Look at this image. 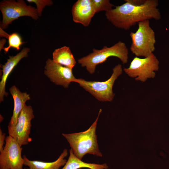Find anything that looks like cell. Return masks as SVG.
<instances>
[{"label": "cell", "mask_w": 169, "mask_h": 169, "mask_svg": "<svg viewBox=\"0 0 169 169\" xmlns=\"http://www.w3.org/2000/svg\"><path fill=\"white\" fill-rule=\"evenodd\" d=\"M14 101V107L13 114L8 127H12L15 125L18 117L24 107L25 102L30 99L29 95L27 92H21L15 85L12 86L9 89Z\"/></svg>", "instance_id": "4fadbf2b"}, {"label": "cell", "mask_w": 169, "mask_h": 169, "mask_svg": "<svg viewBox=\"0 0 169 169\" xmlns=\"http://www.w3.org/2000/svg\"><path fill=\"white\" fill-rule=\"evenodd\" d=\"M96 13L105 11L106 12L112 10L114 6L109 0H91Z\"/></svg>", "instance_id": "ac0fdd59"}, {"label": "cell", "mask_w": 169, "mask_h": 169, "mask_svg": "<svg viewBox=\"0 0 169 169\" xmlns=\"http://www.w3.org/2000/svg\"><path fill=\"white\" fill-rule=\"evenodd\" d=\"M138 28L130 35L132 43L130 48L136 56L147 57L153 53L155 49V33L150 25L149 20L138 23Z\"/></svg>", "instance_id": "277c9868"}, {"label": "cell", "mask_w": 169, "mask_h": 169, "mask_svg": "<svg viewBox=\"0 0 169 169\" xmlns=\"http://www.w3.org/2000/svg\"><path fill=\"white\" fill-rule=\"evenodd\" d=\"M23 148L13 138L6 137L3 150L0 152V169H23Z\"/></svg>", "instance_id": "9c48e42d"}, {"label": "cell", "mask_w": 169, "mask_h": 169, "mask_svg": "<svg viewBox=\"0 0 169 169\" xmlns=\"http://www.w3.org/2000/svg\"><path fill=\"white\" fill-rule=\"evenodd\" d=\"M0 10L3 16L0 28L3 29L7 28L14 20L21 17L29 16L34 20L38 18L36 8L27 5L23 0L2 1L0 3Z\"/></svg>", "instance_id": "8992f818"}, {"label": "cell", "mask_w": 169, "mask_h": 169, "mask_svg": "<svg viewBox=\"0 0 169 169\" xmlns=\"http://www.w3.org/2000/svg\"><path fill=\"white\" fill-rule=\"evenodd\" d=\"M6 38L8 39V45L3 49L5 54L8 52L11 48L19 50L20 46L25 43L22 41L20 36L16 33H13L10 34H8Z\"/></svg>", "instance_id": "e0dca14e"}, {"label": "cell", "mask_w": 169, "mask_h": 169, "mask_svg": "<svg viewBox=\"0 0 169 169\" xmlns=\"http://www.w3.org/2000/svg\"><path fill=\"white\" fill-rule=\"evenodd\" d=\"M102 110H99L95 121L85 131L69 134L62 133V135L69 143L73 153L82 160L86 154H89L102 157L97 143L96 130L97 122Z\"/></svg>", "instance_id": "7a4b0ae2"}, {"label": "cell", "mask_w": 169, "mask_h": 169, "mask_svg": "<svg viewBox=\"0 0 169 169\" xmlns=\"http://www.w3.org/2000/svg\"><path fill=\"white\" fill-rule=\"evenodd\" d=\"M158 4L157 0H146L144 4L139 6L125 2L106 12L105 15L107 19L115 27L128 30L141 21L160 19L161 16L157 8Z\"/></svg>", "instance_id": "6da1fadb"}, {"label": "cell", "mask_w": 169, "mask_h": 169, "mask_svg": "<svg viewBox=\"0 0 169 169\" xmlns=\"http://www.w3.org/2000/svg\"><path fill=\"white\" fill-rule=\"evenodd\" d=\"M72 69L49 59L46 62L44 73L51 82L66 88L71 82H75L76 79L73 75Z\"/></svg>", "instance_id": "30bf717a"}, {"label": "cell", "mask_w": 169, "mask_h": 169, "mask_svg": "<svg viewBox=\"0 0 169 169\" xmlns=\"http://www.w3.org/2000/svg\"><path fill=\"white\" fill-rule=\"evenodd\" d=\"M73 21L85 27L88 26L96 13L91 0H78L71 10Z\"/></svg>", "instance_id": "8fae6325"}, {"label": "cell", "mask_w": 169, "mask_h": 169, "mask_svg": "<svg viewBox=\"0 0 169 169\" xmlns=\"http://www.w3.org/2000/svg\"><path fill=\"white\" fill-rule=\"evenodd\" d=\"M55 62L71 69L76 64L69 47L64 46L55 49L53 53V59Z\"/></svg>", "instance_id": "9a60e30c"}, {"label": "cell", "mask_w": 169, "mask_h": 169, "mask_svg": "<svg viewBox=\"0 0 169 169\" xmlns=\"http://www.w3.org/2000/svg\"></svg>", "instance_id": "7402d4cb"}, {"label": "cell", "mask_w": 169, "mask_h": 169, "mask_svg": "<svg viewBox=\"0 0 169 169\" xmlns=\"http://www.w3.org/2000/svg\"><path fill=\"white\" fill-rule=\"evenodd\" d=\"M110 77L104 81H88L82 79H76L75 82L91 94L98 100L102 102H111L115 96L113 91L114 83L123 72L120 64L116 65L112 69Z\"/></svg>", "instance_id": "5b68a950"}, {"label": "cell", "mask_w": 169, "mask_h": 169, "mask_svg": "<svg viewBox=\"0 0 169 169\" xmlns=\"http://www.w3.org/2000/svg\"><path fill=\"white\" fill-rule=\"evenodd\" d=\"M34 116L31 106L25 105L13 127H8L9 135L15 139L20 146L28 145L32 141L30 137L31 121Z\"/></svg>", "instance_id": "ba28073f"}, {"label": "cell", "mask_w": 169, "mask_h": 169, "mask_svg": "<svg viewBox=\"0 0 169 169\" xmlns=\"http://www.w3.org/2000/svg\"><path fill=\"white\" fill-rule=\"evenodd\" d=\"M6 134L3 132L2 130L0 129V152L2 151L4 148L5 143Z\"/></svg>", "instance_id": "ffe728a7"}, {"label": "cell", "mask_w": 169, "mask_h": 169, "mask_svg": "<svg viewBox=\"0 0 169 169\" xmlns=\"http://www.w3.org/2000/svg\"><path fill=\"white\" fill-rule=\"evenodd\" d=\"M159 64L158 59L153 53L144 58L136 56L129 67L124 68L123 70L129 77L144 82L148 79L155 77V71L159 69Z\"/></svg>", "instance_id": "52a82bcc"}, {"label": "cell", "mask_w": 169, "mask_h": 169, "mask_svg": "<svg viewBox=\"0 0 169 169\" xmlns=\"http://www.w3.org/2000/svg\"><path fill=\"white\" fill-rule=\"evenodd\" d=\"M30 49L23 48L15 56H9L4 65H2L3 74L0 82V101H3L4 96H7L8 93L5 91V85L7 78L14 67L23 58L28 56Z\"/></svg>", "instance_id": "7c38bea8"}, {"label": "cell", "mask_w": 169, "mask_h": 169, "mask_svg": "<svg viewBox=\"0 0 169 169\" xmlns=\"http://www.w3.org/2000/svg\"><path fill=\"white\" fill-rule=\"evenodd\" d=\"M125 1L133 5L139 6L144 4L146 0H125Z\"/></svg>", "instance_id": "44dd1931"}, {"label": "cell", "mask_w": 169, "mask_h": 169, "mask_svg": "<svg viewBox=\"0 0 169 169\" xmlns=\"http://www.w3.org/2000/svg\"><path fill=\"white\" fill-rule=\"evenodd\" d=\"M29 3H33L36 5V10L38 16H41L43 9L46 6H50L53 3L51 0H27Z\"/></svg>", "instance_id": "d6986e66"}, {"label": "cell", "mask_w": 169, "mask_h": 169, "mask_svg": "<svg viewBox=\"0 0 169 169\" xmlns=\"http://www.w3.org/2000/svg\"><path fill=\"white\" fill-rule=\"evenodd\" d=\"M92 51V53L78 60V63L82 67H85L91 74L95 72L97 65L105 62L110 57L118 58L123 64L128 61V49L125 44L120 41L110 47L104 46L99 50L94 48Z\"/></svg>", "instance_id": "3957f363"}, {"label": "cell", "mask_w": 169, "mask_h": 169, "mask_svg": "<svg viewBox=\"0 0 169 169\" xmlns=\"http://www.w3.org/2000/svg\"><path fill=\"white\" fill-rule=\"evenodd\" d=\"M68 154V150L65 149L56 160L50 162L31 160L24 156V165L28 166L29 169H59L65 164L67 160L65 158Z\"/></svg>", "instance_id": "5bb4252c"}, {"label": "cell", "mask_w": 169, "mask_h": 169, "mask_svg": "<svg viewBox=\"0 0 169 169\" xmlns=\"http://www.w3.org/2000/svg\"><path fill=\"white\" fill-rule=\"evenodd\" d=\"M68 160L61 169H79L88 168L90 169H107L108 166L106 163L102 164L88 163L84 162L78 158L70 149Z\"/></svg>", "instance_id": "2e32d148"}]
</instances>
